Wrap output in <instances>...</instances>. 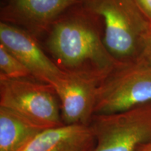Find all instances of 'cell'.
Returning a JSON list of instances; mask_svg holds the SVG:
<instances>
[{
    "label": "cell",
    "instance_id": "obj_3",
    "mask_svg": "<svg viewBox=\"0 0 151 151\" xmlns=\"http://www.w3.org/2000/svg\"><path fill=\"white\" fill-rule=\"evenodd\" d=\"M0 106L44 129L64 124L60 101L53 88L32 78L0 76Z\"/></svg>",
    "mask_w": 151,
    "mask_h": 151
},
{
    "label": "cell",
    "instance_id": "obj_5",
    "mask_svg": "<svg viewBox=\"0 0 151 151\" xmlns=\"http://www.w3.org/2000/svg\"><path fill=\"white\" fill-rule=\"evenodd\" d=\"M93 151H137L151 140V102L109 115H94L90 124Z\"/></svg>",
    "mask_w": 151,
    "mask_h": 151
},
{
    "label": "cell",
    "instance_id": "obj_14",
    "mask_svg": "<svg viewBox=\"0 0 151 151\" xmlns=\"http://www.w3.org/2000/svg\"><path fill=\"white\" fill-rule=\"evenodd\" d=\"M137 151H151V140L142 145Z\"/></svg>",
    "mask_w": 151,
    "mask_h": 151
},
{
    "label": "cell",
    "instance_id": "obj_8",
    "mask_svg": "<svg viewBox=\"0 0 151 151\" xmlns=\"http://www.w3.org/2000/svg\"><path fill=\"white\" fill-rule=\"evenodd\" d=\"M83 0H8L1 9V21L23 26L34 36L47 32L68 9Z\"/></svg>",
    "mask_w": 151,
    "mask_h": 151
},
{
    "label": "cell",
    "instance_id": "obj_13",
    "mask_svg": "<svg viewBox=\"0 0 151 151\" xmlns=\"http://www.w3.org/2000/svg\"><path fill=\"white\" fill-rule=\"evenodd\" d=\"M135 1L151 24V0H135Z\"/></svg>",
    "mask_w": 151,
    "mask_h": 151
},
{
    "label": "cell",
    "instance_id": "obj_12",
    "mask_svg": "<svg viewBox=\"0 0 151 151\" xmlns=\"http://www.w3.org/2000/svg\"><path fill=\"white\" fill-rule=\"evenodd\" d=\"M137 61L151 66V32L145 41L142 51Z\"/></svg>",
    "mask_w": 151,
    "mask_h": 151
},
{
    "label": "cell",
    "instance_id": "obj_7",
    "mask_svg": "<svg viewBox=\"0 0 151 151\" xmlns=\"http://www.w3.org/2000/svg\"><path fill=\"white\" fill-rule=\"evenodd\" d=\"M0 43L29 69L35 80L50 85L65 73L43 51L35 36L17 25L1 21Z\"/></svg>",
    "mask_w": 151,
    "mask_h": 151
},
{
    "label": "cell",
    "instance_id": "obj_2",
    "mask_svg": "<svg viewBox=\"0 0 151 151\" xmlns=\"http://www.w3.org/2000/svg\"><path fill=\"white\" fill-rule=\"evenodd\" d=\"M99 20L103 41L118 67L137 62L151 24L135 0H83Z\"/></svg>",
    "mask_w": 151,
    "mask_h": 151
},
{
    "label": "cell",
    "instance_id": "obj_4",
    "mask_svg": "<svg viewBox=\"0 0 151 151\" xmlns=\"http://www.w3.org/2000/svg\"><path fill=\"white\" fill-rule=\"evenodd\" d=\"M151 102V66L137 61L116 68L98 87L94 115L120 113Z\"/></svg>",
    "mask_w": 151,
    "mask_h": 151
},
{
    "label": "cell",
    "instance_id": "obj_9",
    "mask_svg": "<svg viewBox=\"0 0 151 151\" xmlns=\"http://www.w3.org/2000/svg\"><path fill=\"white\" fill-rule=\"evenodd\" d=\"M95 145L90 125L64 124L43 130L20 151H93Z\"/></svg>",
    "mask_w": 151,
    "mask_h": 151
},
{
    "label": "cell",
    "instance_id": "obj_11",
    "mask_svg": "<svg viewBox=\"0 0 151 151\" xmlns=\"http://www.w3.org/2000/svg\"><path fill=\"white\" fill-rule=\"evenodd\" d=\"M0 72V76L7 78H34L29 69L1 43Z\"/></svg>",
    "mask_w": 151,
    "mask_h": 151
},
{
    "label": "cell",
    "instance_id": "obj_1",
    "mask_svg": "<svg viewBox=\"0 0 151 151\" xmlns=\"http://www.w3.org/2000/svg\"><path fill=\"white\" fill-rule=\"evenodd\" d=\"M46 45L50 58L65 73L104 80L120 67L106 48L99 20L82 2L50 26Z\"/></svg>",
    "mask_w": 151,
    "mask_h": 151
},
{
    "label": "cell",
    "instance_id": "obj_10",
    "mask_svg": "<svg viewBox=\"0 0 151 151\" xmlns=\"http://www.w3.org/2000/svg\"><path fill=\"white\" fill-rule=\"evenodd\" d=\"M43 130L18 113L0 106V151H20Z\"/></svg>",
    "mask_w": 151,
    "mask_h": 151
},
{
    "label": "cell",
    "instance_id": "obj_6",
    "mask_svg": "<svg viewBox=\"0 0 151 151\" xmlns=\"http://www.w3.org/2000/svg\"><path fill=\"white\" fill-rule=\"evenodd\" d=\"M102 81L65 73L50 84L59 99L64 124L90 125Z\"/></svg>",
    "mask_w": 151,
    "mask_h": 151
}]
</instances>
